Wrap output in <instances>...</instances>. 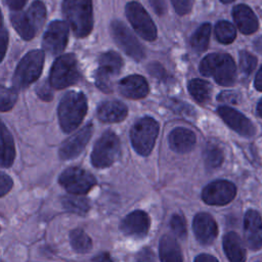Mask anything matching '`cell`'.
Wrapping results in <instances>:
<instances>
[{"mask_svg":"<svg viewBox=\"0 0 262 262\" xmlns=\"http://www.w3.org/2000/svg\"><path fill=\"white\" fill-rule=\"evenodd\" d=\"M187 88L191 96L198 102L204 104L210 100L212 89H211V85L208 82L200 79H193L189 81Z\"/></svg>","mask_w":262,"mask_h":262,"instance_id":"obj_27","label":"cell"},{"mask_svg":"<svg viewBox=\"0 0 262 262\" xmlns=\"http://www.w3.org/2000/svg\"><path fill=\"white\" fill-rule=\"evenodd\" d=\"M192 228L196 239L203 245L212 244L218 233L217 224L214 218L208 213H199L194 216Z\"/></svg>","mask_w":262,"mask_h":262,"instance_id":"obj_19","label":"cell"},{"mask_svg":"<svg viewBox=\"0 0 262 262\" xmlns=\"http://www.w3.org/2000/svg\"><path fill=\"white\" fill-rule=\"evenodd\" d=\"M232 15L237 28L242 33L248 35L257 31L258 19L254 14L253 10L247 5L239 4L234 6L232 10Z\"/></svg>","mask_w":262,"mask_h":262,"instance_id":"obj_23","label":"cell"},{"mask_svg":"<svg viewBox=\"0 0 262 262\" xmlns=\"http://www.w3.org/2000/svg\"><path fill=\"white\" fill-rule=\"evenodd\" d=\"M38 94H39V96H40L42 99H45V100H49V99L52 98V94H51L49 88L45 89V86H44V85H42V86L40 87V90H38Z\"/></svg>","mask_w":262,"mask_h":262,"instance_id":"obj_43","label":"cell"},{"mask_svg":"<svg viewBox=\"0 0 262 262\" xmlns=\"http://www.w3.org/2000/svg\"><path fill=\"white\" fill-rule=\"evenodd\" d=\"M119 91L127 98L140 99L147 95L148 84L142 76L131 75L120 81Z\"/></svg>","mask_w":262,"mask_h":262,"instance_id":"obj_20","label":"cell"},{"mask_svg":"<svg viewBox=\"0 0 262 262\" xmlns=\"http://www.w3.org/2000/svg\"><path fill=\"white\" fill-rule=\"evenodd\" d=\"M194 262H218V260L209 254H200L194 259Z\"/></svg>","mask_w":262,"mask_h":262,"instance_id":"obj_42","label":"cell"},{"mask_svg":"<svg viewBox=\"0 0 262 262\" xmlns=\"http://www.w3.org/2000/svg\"><path fill=\"white\" fill-rule=\"evenodd\" d=\"M12 187V179L5 173H1L0 179V195L4 196Z\"/></svg>","mask_w":262,"mask_h":262,"instance_id":"obj_37","label":"cell"},{"mask_svg":"<svg viewBox=\"0 0 262 262\" xmlns=\"http://www.w3.org/2000/svg\"><path fill=\"white\" fill-rule=\"evenodd\" d=\"M61 204L67 211L80 215L86 214L90 208L88 201L82 196H63L61 199Z\"/></svg>","mask_w":262,"mask_h":262,"instance_id":"obj_30","label":"cell"},{"mask_svg":"<svg viewBox=\"0 0 262 262\" xmlns=\"http://www.w3.org/2000/svg\"><path fill=\"white\" fill-rule=\"evenodd\" d=\"M223 3H230V2H232L233 0H221Z\"/></svg>","mask_w":262,"mask_h":262,"instance_id":"obj_48","label":"cell"},{"mask_svg":"<svg viewBox=\"0 0 262 262\" xmlns=\"http://www.w3.org/2000/svg\"><path fill=\"white\" fill-rule=\"evenodd\" d=\"M68 36V25L62 20H53L44 33L42 40L43 48L51 54L60 53L66 48Z\"/></svg>","mask_w":262,"mask_h":262,"instance_id":"obj_14","label":"cell"},{"mask_svg":"<svg viewBox=\"0 0 262 262\" xmlns=\"http://www.w3.org/2000/svg\"><path fill=\"white\" fill-rule=\"evenodd\" d=\"M91 262H114L107 253H101L95 256Z\"/></svg>","mask_w":262,"mask_h":262,"instance_id":"obj_44","label":"cell"},{"mask_svg":"<svg viewBox=\"0 0 262 262\" xmlns=\"http://www.w3.org/2000/svg\"><path fill=\"white\" fill-rule=\"evenodd\" d=\"M125 11L131 26L141 38L147 41H154L157 38V28L141 4L131 1L126 5Z\"/></svg>","mask_w":262,"mask_h":262,"instance_id":"obj_11","label":"cell"},{"mask_svg":"<svg viewBox=\"0 0 262 262\" xmlns=\"http://www.w3.org/2000/svg\"><path fill=\"white\" fill-rule=\"evenodd\" d=\"M46 17L43 2L35 1L24 12H13L10 16L14 30L25 40H31L42 28Z\"/></svg>","mask_w":262,"mask_h":262,"instance_id":"obj_4","label":"cell"},{"mask_svg":"<svg viewBox=\"0 0 262 262\" xmlns=\"http://www.w3.org/2000/svg\"><path fill=\"white\" fill-rule=\"evenodd\" d=\"M170 226L175 235L180 238H184L186 236V224L185 220L180 214H175L172 216L170 221Z\"/></svg>","mask_w":262,"mask_h":262,"instance_id":"obj_35","label":"cell"},{"mask_svg":"<svg viewBox=\"0 0 262 262\" xmlns=\"http://www.w3.org/2000/svg\"><path fill=\"white\" fill-rule=\"evenodd\" d=\"M121 154V144L118 136L112 132H104L96 141L92 154L91 162L96 168L110 167L116 162Z\"/></svg>","mask_w":262,"mask_h":262,"instance_id":"obj_8","label":"cell"},{"mask_svg":"<svg viewBox=\"0 0 262 262\" xmlns=\"http://www.w3.org/2000/svg\"><path fill=\"white\" fill-rule=\"evenodd\" d=\"M62 11L78 38L88 36L93 28L92 0H63Z\"/></svg>","mask_w":262,"mask_h":262,"instance_id":"obj_2","label":"cell"},{"mask_svg":"<svg viewBox=\"0 0 262 262\" xmlns=\"http://www.w3.org/2000/svg\"><path fill=\"white\" fill-rule=\"evenodd\" d=\"M159 133V124L150 117L139 119L130 131V139L135 151L141 156H148L154 148Z\"/></svg>","mask_w":262,"mask_h":262,"instance_id":"obj_6","label":"cell"},{"mask_svg":"<svg viewBox=\"0 0 262 262\" xmlns=\"http://www.w3.org/2000/svg\"><path fill=\"white\" fill-rule=\"evenodd\" d=\"M80 72L78 61L73 53L58 56L52 64L49 82L55 89H63L78 82Z\"/></svg>","mask_w":262,"mask_h":262,"instance_id":"obj_7","label":"cell"},{"mask_svg":"<svg viewBox=\"0 0 262 262\" xmlns=\"http://www.w3.org/2000/svg\"><path fill=\"white\" fill-rule=\"evenodd\" d=\"M97 116L104 123L121 122L127 116V107L124 103L117 100L103 101L97 107Z\"/></svg>","mask_w":262,"mask_h":262,"instance_id":"obj_22","label":"cell"},{"mask_svg":"<svg viewBox=\"0 0 262 262\" xmlns=\"http://www.w3.org/2000/svg\"><path fill=\"white\" fill-rule=\"evenodd\" d=\"M149 216L143 211H134L128 214L120 224L121 231L129 236L144 237L149 229Z\"/></svg>","mask_w":262,"mask_h":262,"instance_id":"obj_16","label":"cell"},{"mask_svg":"<svg viewBox=\"0 0 262 262\" xmlns=\"http://www.w3.org/2000/svg\"><path fill=\"white\" fill-rule=\"evenodd\" d=\"M256 64H257V58L253 54H251L247 51H241L239 68L244 74L250 75L255 70Z\"/></svg>","mask_w":262,"mask_h":262,"instance_id":"obj_34","label":"cell"},{"mask_svg":"<svg viewBox=\"0 0 262 262\" xmlns=\"http://www.w3.org/2000/svg\"><path fill=\"white\" fill-rule=\"evenodd\" d=\"M223 151L215 143H209L204 150V160L207 168L215 169L223 162Z\"/></svg>","mask_w":262,"mask_h":262,"instance_id":"obj_31","label":"cell"},{"mask_svg":"<svg viewBox=\"0 0 262 262\" xmlns=\"http://www.w3.org/2000/svg\"><path fill=\"white\" fill-rule=\"evenodd\" d=\"M44 52L36 49L29 51L18 62L13 79L12 88L15 90L24 89L35 82L42 73L44 63Z\"/></svg>","mask_w":262,"mask_h":262,"instance_id":"obj_5","label":"cell"},{"mask_svg":"<svg viewBox=\"0 0 262 262\" xmlns=\"http://www.w3.org/2000/svg\"><path fill=\"white\" fill-rule=\"evenodd\" d=\"M218 114L223 121L238 134L247 137H251L255 134L253 123L239 112L228 106H220Z\"/></svg>","mask_w":262,"mask_h":262,"instance_id":"obj_17","label":"cell"},{"mask_svg":"<svg viewBox=\"0 0 262 262\" xmlns=\"http://www.w3.org/2000/svg\"><path fill=\"white\" fill-rule=\"evenodd\" d=\"M244 232L247 245L251 250L262 248V219L255 210H249L245 215Z\"/></svg>","mask_w":262,"mask_h":262,"instance_id":"obj_18","label":"cell"},{"mask_svg":"<svg viewBox=\"0 0 262 262\" xmlns=\"http://www.w3.org/2000/svg\"><path fill=\"white\" fill-rule=\"evenodd\" d=\"M28 0H6L7 6L14 11H17L24 7Z\"/></svg>","mask_w":262,"mask_h":262,"instance_id":"obj_40","label":"cell"},{"mask_svg":"<svg viewBox=\"0 0 262 262\" xmlns=\"http://www.w3.org/2000/svg\"><path fill=\"white\" fill-rule=\"evenodd\" d=\"M150 6L158 14H163L166 11V4L165 0H148Z\"/></svg>","mask_w":262,"mask_h":262,"instance_id":"obj_39","label":"cell"},{"mask_svg":"<svg viewBox=\"0 0 262 262\" xmlns=\"http://www.w3.org/2000/svg\"><path fill=\"white\" fill-rule=\"evenodd\" d=\"M170 147L179 154H185L192 149L195 143L194 133L186 128L178 127L173 129L169 135Z\"/></svg>","mask_w":262,"mask_h":262,"instance_id":"obj_21","label":"cell"},{"mask_svg":"<svg viewBox=\"0 0 262 262\" xmlns=\"http://www.w3.org/2000/svg\"><path fill=\"white\" fill-rule=\"evenodd\" d=\"M257 114L262 118V99L258 102V105H257Z\"/></svg>","mask_w":262,"mask_h":262,"instance_id":"obj_47","label":"cell"},{"mask_svg":"<svg viewBox=\"0 0 262 262\" xmlns=\"http://www.w3.org/2000/svg\"><path fill=\"white\" fill-rule=\"evenodd\" d=\"M87 112V99L82 92L70 91L60 100L57 115L63 132L74 131L82 123Z\"/></svg>","mask_w":262,"mask_h":262,"instance_id":"obj_1","label":"cell"},{"mask_svg":"<svg viewBox=\"0 0 262 262\" xmlns=\"http://www.w3.org/2000/svg\"><path fill=\"white\" fill-rule=\"evenodd\" d=\"M123 67L121 56L114 51L102 53L98 58V69L95 72L96 86L104 91L111 92L113 90V79L118 76Z\"/></svg>","mask_w":262,"mask_h":262,"instance_id":"obj_9","label":"cell"},{"mask_svg":"<svg viewBox=\"0 0 262 262\" xmlns=\"http://www.w3.org/2000/svg\"><path fill=\"white\" fill-rule=\"evenodd\" d=\"M235 193L236 188L230 181L215 180L205 186L202 198L208 205L224 206L234 199Z\"/></svg>","mask_w":262,"mask_h":262,"instance_id":"obj_13","label":"cell"},{"mask_svg":"<svg viewBox=\"0 0 262 262\" xmlns=\"http://www.w3.org/2000/svg\"><path fill=\"white\" fill-rule=\"evenodd\" d=\"M254 47L257 51H259L260 53H262V36H260L259 38H257L254 42Z\"/></svg>","mask_w":262,"mask_h":262,"instance_id":"obj_46","label":"cell"},{"mask_svg":"<svg viewBox=\"0 0 262 262\" xmlns=\"http://www.w3.org/2000/svg\"><path fill=\"white\" fill-rule=\"evenodd\" d=\"M218 98L221 100H224V101H230L233 103L236 102V94H234L232 92H222Z\"/></svg>","mask_w":262,"mask_h":262,"instance_id":"obj_41","label":"cell"},{"mask_svg":"<svg viewBox=\"0 0 262 262\" xmlns=\"http://www.w3.org/2000/svg\"><path fill=\"white\" fill-rule=\"evenodd\" d=\"M159 255L161 262H182V253L177 241L170 236H162L159 245Z\"/></svg>","mask_w":262,"mask_h":262,"instance_id":"obj_25","label":"cell"},{"mask_svg":"<svg viewBox=\"0 0 262 262\" xmlns=\"http://www.w3.org/2000/svg\"><path fill=\"white\" fill-rule=\"evenodd\" d=\"M0 44H1V59H3L7 44H8V33L5 30L4 27L1 28V34H0Z\"/></svg>","mask_w":262,"mask_h":262,"instance_id":"obj_38","label":"cell"},{"mask_svg":"<svg viewBox=\"0 0 262 262\" xmlns=\"http://www.w3.org/2000/svg\"><path fill=\"white\" fill-rule=\"evenodd\" d=\"M111 32L118 46L136 61H140L144 57V49L129 29L119 20H113L111 24Z\"/></svg>","mask_w":262,"mask_h":262,"instance_id":"obj_12","label":"cell"},{"mask_svg":"<svg viewBox=\"0 0 262 262\" xmlns=\"http://www.w3.org/2000/svg\"><path fill=\"white\" fill-rule=\"evenodd\" d=\"M93 132L92 124H87L74 135L69 137L59 148V157L62 160H71L78 157L85 148Z\"/></svg>","mask_w":262,"mask_h":262,"instance_id":"obj_15","label":"cell"},{"mask_svg":"<svg viewBox=\"0 0 262 262\" xmlns=\"http://www.w3.org/2000/svg\"><path fill=\"white\" fill-rule=\"evenodd\" d=\"M1 166L4 168L10 167L14 161L15 148L13 138L3 123L1 126Z\"/></svg>","mask_w":262,"mask_h":262,"instance_id":"obj_26","label":"cell"},{"mask_svg":"<svg viewBox=\"0 0 262 262\" xmlns=\"http://www.w3.org/2000/svg\"><path fill=\"white\" fill-rule=\"evenodd\" d=\"M215 35L219 42L229 44L235 39L236 32L232 24L226 20H220L215 26Z\"/></svg>","mask_w":262,"mask_h":262,"instance_id":"obj_32","label":"cell"},{"mask_svg":"<svg viewBox=\"0 0 262 262\" xmlns=\"http://www.w3.org/2000/svg\"><path fill=\"white\" fill-rule=\"evenodd\" d=\"M211 34V26L210 24L202 25L192 35L190 39L191 47L196 52H203L207 49Z\"/></svg>","mask_w":262,"mask_h":262,"instance_id":"obj_28","label":"cell"},{"mask_svg":"<svg viewBox=\"0 0 262 262\" xmlns=\"http://www.w3.org/2000/svg\"><path fill=\"white\" fill-rule=\"evenodd\" d=\"M255 86L259 91H262V67L258 71L255 78Z\"/></svg>","mask_w":262,"mask_h":262,"instance_id":"obj_45","label":"cell"},{"mask_svg":"<svg viewBox=\"0 0 262 262\" xmlns=\"http://www.w3.org/2000/svg\"><path fill=\"white\" fill-rule=\"evenodd\" d=\"M58 182L68 192L73 194H84L96 184L94 176L79 167L66 169L59 175Z\"/></svg>","mask_w":262,"mask_h":262,"instance_id":"obj_10","label":"cell"},{"mask_svg":"<svg viewBox=\"0 0 262 262\" xmlns=\"http://www.w3.org/2000/svg\"><path fill=\"white\" fill-rule=\"evenodd\" d=\"M223 249L230 262H245L246 249L235 232H228L223 237Z\"/></svg>","mask_w":262,"mask_h":262,"instance_id":"obj_24","label":"cell"},{"mask_svg":"<svg viewBox=\"0 0 262 262\" xmlns=\"http://www.w3.org/2000/svg\"><path fill=\"white\" fill-rule=\"evenodd\" d=\"M17 98L16 90L13 88H6L4 86L1 87V111L7 112L9 111L15 103Z\"/></svg>","mask_w":262,"mask_h":262,"instance_id":"obj_33","label":"cell"},{"mask_svg":"<svg viewBox=\"0 0 262 262\" xmlns=\"http://www.w3.org/2000/svg\"><path fill=\"white\" fill-rule=\"evenodd\" d=\"M176 12L180 15L186 14L191 10L192 0H171Z\"/></svg>","mask_w":262,"mask_h":262,"instance_id":"obj_36","label":"cell"},{"mask_svg":"<svg viewBox=\"0 0 262 262\" xmlns=\"http://www.w3.org/2000/svg\"><path fill=\"white\" fill-rule=\"evenodd\" d=\"M203 76H212L222 86H230L235 81V64L232 57L226 53H211L200 63Z\"/></svg>","mask_w":262,"mask_h":262,"instance_id":"obj_3","label":"cell"},{"mask_svg":"<svg viewBox=\"0 0 262 262\" xmlns=\"http://www.w3.org/2000/svg\"><path fill=\"white\" fill-rule=\"evenodd\" d=\"M70 242L72 248L78 253H87L92 247L91 238L83 229L80 228L71 231Z\"/></svg>","mask_w":262,"mask_h":262,"instance_id":"obj_29","label":"cell"}]
</instances>
